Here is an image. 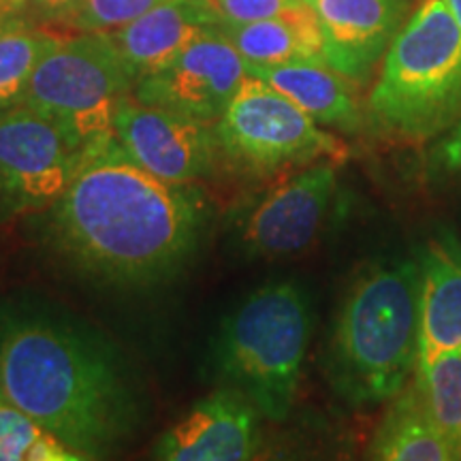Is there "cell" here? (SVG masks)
<instances>
[{"label": "cell", "instance_id": "cell-27", "mask_svg": "<svg viewBox=\"0 0 461 461\" xmlns=\"http://www.w3.org/2000/svg\"><path fill=\"white\" fill-rule=\"evenodd\" d=\"M445 3L448 5V9H451L455 22H457L459 28H461V0H445Z\"/></svg>", "mask_w": 461, "mask_h": 461}, {"label": "cell", "instance_id": "cell-1", "mask_svg": "<svg viewBox=\"0 0 461 461\" xmlns=\"http://www.w3.org/2000/svg\"><path fill=\"white\" fill-rule=\"evenodd\" d=\"M45 216L48 246L75 272L113 288H148L186 265L210 221L199 188L143 169L113 132L79 154L65 193Z\"/></svg>", "mask_w": 461, "mask_h": 461}, {"label": "cell", "instance_id": "cell-24", "mask_svg": "<svg viewBox=\"0 0 461 461\" xmlns=\"http://www.w3.org/2000/svg\"><path fill=\"white\" fill-rule=\"evenodd\" d=\"M429 167L438 176H461V120L431 149Z\"/></svg>", "mask_w": 461, "mask_h": 461}, {"label": "cell", "instance_id": "cell-10", "mask_svg": "<svg viewBox=\"0 0 461 461\" xmlns=\"http://www.w3.org/2000/svg\"><path fill=\"white\" fill-rule=\"evenodd\" d=\"M112 132L137 165L173 184L210 176L221 154L214 124L146 105L132 95L115 107Z\"/></svg>", "mask_w": 461, "mask_h": 461}, {"label": "cell", "instance_id": "cell-12", "mask_svg": "<svg viewBox=\"0 0 461 461\" xmlns=\"http://www.w3.org/2000/svg\"><path fill=\"white\" fill-rule=\"evenodd\" d=\"M258 412L241 391L216 389L201 397L184 417L158 436L154 459L244 461L258 448Z\"/></svg>", "mask_w": 461, "mask_h": 461}, {"label": "cell", "instance_id": "cell-3", "mask_svg": "<svg viewBox=\"0 0 461 461\" xmlns=\"http://www.w3.org/2000/svg\"><path fill=\"white\" fill-rule=\"evenodd\" d=\"M419 261L366 269L346 293L331 331L327 374L357 408L393 400L417 367Z\"/></svg>", "mask_w": 461, "mask_h": 461}, {"label": "cell", "instance_id": "cell-15", "mask_svg": "<svg viewBox=\"0 0 461 461\" xmlns=\"http://www.w3.org/2000/svg\"><path fill=\"white\" fill-rule=\"evenodd\" d=\"M417 366L461 346V248L451 238L428 241L419 258Z\"/></svg>", "mask_w": 461, "mask_h": 461}, {"label": "cell", "instance_id": "cell-29", "mask_svg": "<svg viewBox=\"0 0 461 461\" xmlns=\"http://www.w3.org/2000/svg\"><path fill=\"white\" fill-rule=\"evenodd\" d=\"M0 402H5V397H3V391H0Z\"/></svg>", "mask_w": 461, "mask_h": 461}, {"label": "cell", "instance_id": "cell-19", "mask_svg": "<svg viewBox=\"0 0 461 461\" xmlns=\"http://www.w3.org/2000/svg\"><path fill=\"white\" fill-rule=\"evenodd\" d=\"M60 41V34L26 24L24 17L0 31V112L24 103L39 62Z\"/></svg>", "mask_w": 461, "mask_h": 461}, {"label": "cell", "instance_id": "cell-7", "mask_svg": "<svg viewBox=\"0 0 461 461\" xmlns=\"http://www.w3.org/2000/svg\"><path fill=\"white\" fill-rule=\"evenodd\" d=\"M214 131L221 154L261 176L342 154V143L331 132L255 75L244 79Z\"/></svg>", "mask_w": 461, "mask_h": 461}, {"label": "cell", "instance_id": "cell-11", "mask_svg": "<svg viewBox=\"0 0 461 461\" xmlns=\"http://www.w3.org/2000/svg\"><path fill=\"white\" fill-rule=\"evenodd\" d=\"M338 188L336 165L319 163L269 190L246 214L241 250L252 258L293 257L319 238Z\"/></svg>", "mask_w": 461, "mask_h": 461}, {"label": "cell", "instance_id": "cell-25", "mask_svg": "<svg viewBox=\"0 0 461 461\" xmlns=\"http://www.w3.org/2000/svg\"><path fill=\"white\" fill-rule=\"evenodd\" d=\"M77 5L79 0H28V11L41 17L43 22H56V24L67 26Z\"/></svg>", "mask_w": 461, "mask_h": 461}, {"label": "cell", "instance_id": "cell-6", "mask_svg": "<svg viewBox=\"0 0 461 461\" xmlns=\"http://www.w3.org/2000/svg\"><path fill=\"white\" fill-rule=\"evenodd\" d=\"M137 77L109 32H79L39 62L22 105L51 120L75 146L112 132L113 113Z\"/></svg>", "mask_w": 461, "mask_h": 461}, {"label": "cell", "instance_id": "cell-5", "mask_svg": "<svg viewBox=\"0 0 461 461\" xmlns=\"http://www.w3.org/2000/svg\"><path fill=\"white\" fill-rule=\"evenodd\" d=\"M310 333L312 310L297 282L258 286L218 327L212 346L218 376L261 417L285 420L295 403Z\"/></svg>", "mask_w": 461, "mask_h": 461}, {"label": "cell", "instance_id": "cell-17", "mask_svg": "<svg viewBox=\"0 0 461 461\" xmlns=\"http://www.w3.org/2000/svg\"><path fill=\"white\" fill-rule=\"evenodd\" d=\"M221 31L250 67L325 62L319 17L308 3L267 20L221 24Z\"/></svg>", "mask_w": 461, "mask_h": 461}, {"label": "cell", "instance_id": "cell-26", "mask_svg": "<svg viewBox=\"0 0 461 461\" xmlns=\"http://www.w3.org/2000/svg\"><path fill=\"white\" fill-rule=\"evenodd\" d=\"M28 11V0H0V31L22 20Z\"/></svg>", "mask_w": 461, "mask_h": 461}, {"label": "cell", "instance_id": "cell-21", "mask_svg": "<svg viewBox=\"0 0 461 461\" xmlns=\"http://www.w3.org/2000/svg\"><path fill=\"white\" fill-rule=\"evenodd\" d=\"M158 3L163 0H79L67 26L79 32H112L135 22Z\"/></svg>", "mask_w": 461, "mask_h": 461}, {"label": "cell", "instance_id": "cell-23", "mask_svg": "<svg viewBox=\"0 0 461 461\" xmlns=\"http://www.w3.org/2000/svg\"><path fill=\"white\" fill-rule=\"evenodd\" d=\"M303 0H214L222 24H248L295 9Z\"/></svg>", "mask_w": 461, "mask_h": 461}, {"label": "cell", "instance_id": "cell-30", "mask_svg": "<svg viewBox=\"0 0 461 461\" xmlns=\"http://www.w3.org/2000/svg\"><path fill=\"white\" fill-rule=\"evenodd\" d=\"M303 3H310V0H303Z\"/></svg>", "mask_w": 461, "mask_h": 461}, {"label": "cell", "instance_id": "cell-13", "mask_svg": "<svg viewBox=\"0 0 461 461\" xmlns=\"http://www.w3.org/2000/svg\"><path fill=\"white\" fill-rule=\"evenodd\" d=\"M322 31L325 62L363 84L403 26L408 0H310Z\"/></svg>", "mask_w": 461, "mask_h": 461}, {"label": "cell", "instance_id": "cell-8", "mask_svg": "<svg viewBox=\"0 0 461 461\" xmlns=\"http://www.w3.org/2000/svg\"><path fill=\"white\" fill-rule=\"evenodd\" d=\"M82 148L26 105L0 112V216L39 212L58 201Z\"/></svg>", "mask_w": 461, "mask_h": 461}, {"label": "cell", "instance_id": "cell-16", "mask_svg": "<svg viewBox=\"0 0 461 461\" xmlns=\"http://www.w3.org/2000/svg\"><path fill=\"white\" fill-rule=\"evenodd\" d=\"M248 73L291 99L319 124L344 132L361 131L363 112L353 90L355 82L327 62H288L274 67L248 65Z\"/></svg>", "mask_w": 461, "mask_h": 461}, {"label": "cell", "instance_id": "cell-4", "mask_svg": "<svg viewBox=\"0 0 461 461\" xmlns=\"http://www.w3.org/2000/svg\"><path fill=\"white\" fill-rule=\"evenodd\" d=\"M367 112L387 135L423 143L461 120V28L445 0H423L384 54Z\"/></svg>", "mask_w": 461, "mask_h": 461}, {"label": "cell", "instance_id": "cell-28", "mask_svg": "<svg viewBox=\"0 0 461 461\" xmlns=\"http://www.w3.org/2000/svg\"><path fill=\"white\" fill-rule=\"evenodd\" d=\"M455 459H461V442L457 445V448H455Z\"/></svg>", "mask_w": 461, "mask_h": 461}, {"label": "cell", "instance_id": "cell-9", "mask_svg": "<svg viewBox=\"0 0 461 461\" xmlns=\"http://www.w3.org/2000/svg\"><path fill=\"white\" fill-rule=\"evenodd\" d=\"M248 75V62L222 31H216L137 79L132 96L146 105L216 124Z\"/></svg>", "mask_w": 461, "mask_h": 461}, {"label": "cell", "instance_id": "cell-14", "mask_svg": "<svg viewBox=\"0 0 461 461\" xmlns=\"http://www.w3.org/2000/svg\"><path fill=\"white\" fill-rule=\"evenodd\" d=\"M221 24L214 0H163L109 34L132 75L140 79L167 65L205 34L221 31Z\"/></svg>", "mask_w": 461, "mask_h": 461}, {"label": "cell", "instance_id": "cell-20", "mask_svg": "<svg viewBox=\"0 0 461 461\" xmlns=\"http://www.w3.org/2000/svg\"><path fill=\"white\" fill-rule=\"evenodd\" d=\"M414 389L431 423L457 448L461 442V346L414 367Z\"/></svg>", "mask_w": 461, "mask_h": 461}, {"label": "cell", "instance_id": "cell-18", "mask_svg": "<svg viewBox=\"0 0 461 461\" xmlns=\"http://www.w3.org/2000/svg\"><path fill=\"white\" fill-rule=\"evenodd\" d=\"M393 400V406L374 438L372 457L384 461L455 459V447L431 423L414 384L403 389Z\"/></svg>", "mask_w": 461, "mask_h": 461}, {"label": "cell", "instance_id": "cell-2", "mask_svg": "<svg viewBox=\"0 0 461 461\" xmlns=\"http://www.w3.org/2000/svg\"><path fill=\"white\" fill-rule=\"evenodd\" d=\"M0 391L82 459L115 453L140 423L135 391L112 350L48 316L3 327Z\"/></svg>", "mask_w": 461, "mask_h": 461}, {"label": "cell", "instance_id": "cell-22", "mask_svg": "<svg viewBox=\"0 0 461 461\" xmlns=\"http://www.w3.org/2000/svg\"><path fill=\"white\" fill-rule=\"evenodd\" d=\"M45 434L48 431L26 412L0 402V461H31Z\"/></svg>", "mask_w": 461, "mask_h": 461}]
</instances>
